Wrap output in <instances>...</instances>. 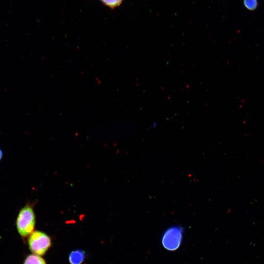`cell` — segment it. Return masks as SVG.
I'll use <instances>...</instances> for the list:
<instances>
[{
  "label": "cell",
  "mask_w": 264,
  "mask_h": 264,
  "mask_svg": "<svg viewBox=\"0 0 264 264\" xmlns=\"http://www.w3.org/2000/svg\"><path fill=\"white\" fill-rule=\"evenodd\" d=\"M245 7L250 10H255L258 6L257 0H243Z\"/></svg>",
  "instance_id": "cell-6"
},
{
  "label": "cell",
  "mask_w": 264,
  "mask_h": 264,
  "mask_svg": "<svg viewBox=\"0 0 264 264\" xmlns=\"http://www.w3.org/2000/svg\"><path fill=\"white\" fill-rule=\"evenodd\" d=\"M28 248L32 254L44 255L51 246V240L46 233L41 231H34L27 237Z\"/></svg>",
  "instance_id": "cell-2"
},
{
  "label": "cell",
  "mask_w": 264,
  "mask_h": 264,
  "mask_svg": "<svg viewBox=\"0 0 264 264\" xmlns=\"http://www.w3.org/2000/svg\"><path fill=\"white\" fill-rule=\"evenodd\" d=\"M34 204L27 202L22 208L17 217L16 226L17 231L22 238L28 237L33 231L36 224Z\"/></svg>",
  "instance_id": "cell-1"
},
{
  "label": "cell",
  "mask_w": 264,
  "mask_h": 264,
  "mask_svg": "<svg viewBox=\"0 0 264 264\" xmlns=\"http://www.w3.org/2000/svg\"><path fill=\"white\" fill-rule=\"evenodd\" d=\"M23 264H46V263L40 256L32 254L25 258Z\"/></svg>",
  "instance_id": "cell-5"
},
{
  "label": "cell",
  "mask_w": 264,
  "mask_h": 264,
  "mask_svg": "<svg viewBox=\"0 0 264 264\" xmlns=\"http://www.w3.org/2000/svg\"><path fill=\"white\" fill-rule=\"evenodd\" d=\"M85 258V252L81 250H76L72 251L68 257L70 264H81Z\"/></svg>",
  "instance_id": "cell-4"
},
{
  "label": "cell",
  "mask_w": 264,
  "mask_h": 264,
  "mask_svg": "<svg viewBox=\"0 0 264 264\" xmlns=\"http://www.w3.org/2000/svg\"><path fill=\"white\" fill-rule=\"evenodd\" d=\"M184 229L179 225H173L167 228L161 239L163 247L169 251H175L180 246Z\"/></svg>",
  "instance_id": "cell-3"
},
{
  "label": "cell",
  "mask_w": 264,
  "mask_h": 264,
  "mask_svg": "<svg viewBox=\"0 0 264 264\" xmlns=\"http://www.w3.org/2000/svg\"><path fill=\"white\" fill-rule=\"evenodd\" d=\"M2 152L0 150V160L2 157Z\"/></svg>",
  "instance_id": "cell-8"
},
{
  "label": "cell",
  "mask_w": 264,
  "mask_h": 264,
  "mask_svg": "<svg viewBox=\"0 0 264 264\" xmlns=\"http://www.w3.org/2000/svg\"><path fill=\"white\" fill-rule=\"evenodd\" d=\"M123 0H101L107 6L111 8H114L120 5Z\"/></svg>",
  "instance_id": "cell-7"
}]
</instances>
